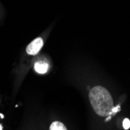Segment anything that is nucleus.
<instances>
[{
	"label": "nucleus",
	"instance_id": "obj_2",
	"mask_svg": "<svg viewBox=\"0 0 130 130\" xmlns=\"http://www.w3.org/2000/svg\"><path fill=\"white\" fill-rule=\"evenodd\" d=\"M43 44H44V41L41 38H38L36 39H34L32 42H30L27 45L26 49L27 53L30 55H37L41 49Z\"/></svg>",
	"mask_w": 130,
	"mask_h": 130
},
{
	"label": "nucleus",
	"instance_id": "obj_1",
	"mask_svg": "<svg viewBox=\"0 0 130 130\" xmlns=\"http://www.w3.org/2000/svg\"><path fill=\"white\" fill-rule=\"evenodd\" d=\"M89 99L93 109L98 115L111 116L114 103L108 90L101 86L94 87L89 93Z\"/></svg>",
	"mask_w": 130,
	"mask_h": 130
},
{
	"label": "nucleus",
	"instance_id": "obj_3",
	"mask_svg": "<svg viewBox=\"0 0 130 130\" xmlns=\"http://www.w3.org/2000/svg\"><path fill=\"white\" fill-rule=\"evenodd\" d=\"M48 64L44 61H39L34 64V69L35 71L40 74L46 73L47 71L48 70Z\"/></svg>",
	"mask_w": 130,
	"mask_h": 130
},
{
	"label": "nucleus",
	"instance_id": "obj_5",
	"mask_svg": "<svg viewBox=\"0 0 130 130\" xmlns=\"http://www.w3.org/2000/svg\"><path fill=\"white\" fill-rule=\"evenodd\" d=\"M123 127L126 130L130 128V121L128 119H124V121H123Z\"/></svg>",
	"mask_w": 130,
	"mask_h": 130
},
{
	"label": "nucleus",
	"instance_id": "obj_4",
	"mask_svg": "<svg viewBox=\"0 0 130 130\" xmlns=\"http://www.w3.org/2000/svg\"><path fill=\"white\" fill-rule=\"evenodd\" d=\"M50 130H67V128L62 122H54L50 126Z\"/></svg>",
	"mask_w": 130,
	"mask_h": 130
},
{
	"label": "nucleus",
	"instance_id": "obj_6",
	"mask_svg": "<svg viewBox=\"0 0 130 130\" xmlns=\"http://www.w3.org/2000/svg\"><path fill=\"white\" fill-rule=\"evenodd\" d=\"M120 111V106L119 105V106H117V107H114L113 108V109H112V112H111V115H115L116 112H118V111Z\"/></svg>",
	"mask_w": 130,
	"mask_h": 130
}]
</instances>
